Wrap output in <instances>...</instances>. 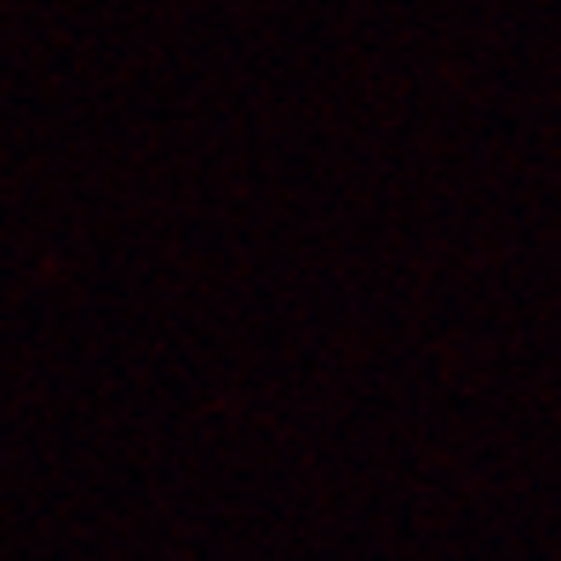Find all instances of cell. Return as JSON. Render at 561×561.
I'll return each mask as SVG.
<instances>
[]
</instances>
